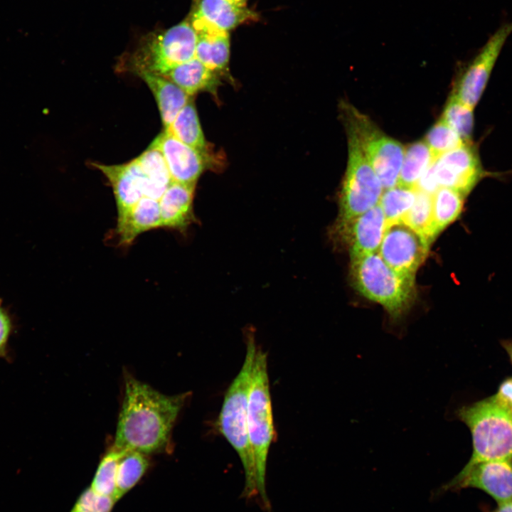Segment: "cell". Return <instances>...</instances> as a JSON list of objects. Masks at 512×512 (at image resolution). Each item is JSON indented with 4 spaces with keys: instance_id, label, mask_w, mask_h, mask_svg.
<instances>
[{
    "instance_id": "cell-9",
    "label": "cell",
    "mask_w": 512,
    "mask_h": 512,
    "mask_svg": "<svg viewBox=\"0 0 512 512\" xmlns=\"http://www.w3.org/2000/svg\"><path fill=\"white\" fill-rule=\"evenodd\" d=\"M430 244L423 235L400 220L387 223L378 252L395 271L415 277Z\"/></svg>"
},
{
    "instance_id": "cell-19",
    "label": "cell",
    "mask_w": 512,
    "mask_h": 512,
    "mask_svg": "<svg viewBox=\"0 0 512 512\" xmlns=\"http://www.w3.org/2000/svg\"><path fill=\"white\" fill-rule=\"evenodd\" d=\"M256 18V13L247 6H237L228 0H194L188 18L203 21L229 32Z\"/></svg>"
},
{
    "instance_id": "cell-4",
    "label": "cell",
    "mask_w": 512,
    "mask_h": 512,
    "mask_svg": "<svg viewBox=\"0 0 512 512\" xmlns=\"http://www.w3.org/2000/svg\"><path fill=\"white\" fill-rule=\"evenodd\" d=\"M456 415L472 438V454L464 469L484 462L512 460V415L492 396L459 407Z\"/></svg>"
},
{
    "instance_id": "cell-27",
    "label": "cell",
    "mask_w": 512,
    "mask_h": 512,
    "mask_svg": "<svg viewBox=\"0 0 512 512\" xmlns=\"http://www.w3.org/2000/svg\"><path fill=\"white\" fill-rule=\"evenodd\" d=\"M417 189L395 185L383 192L379 205L387 223L402 220L412 206Z\"/></svg>"
},
{
    "instance_id": "cell-20",
    "label": "cell",
    "mask_w": 512,
    "mask_h": 512,
    "mask_svg": "<svg viewBox=\"0 0 512 512\" xmlns=\"http://www.w3.org/2000/svg\"><path fill=\"white\" fill-rule=\"evenodd\" d=\"M138 75L146 83L157 102L161 121L166 129L190 101L182 89L161 75L142 73Z\"/></svg>"
},
{
    "instance_id": "cell-14",
    "label": "cell",
    "mask_w": 512,
    "mask_h": 512,
    "mask_svg": "<svg viewBox=\"0 0 512 512\" xmlns=\"http://www.w3.org/2000/svg\"><path fill=\"white\" fill-rule=\"evenodd\" d=\"M151 145L161 152L173 182L195 186L205 168L203 152L165 130Z\"/></svg>"
},
{
    "instance_id": "cell-35",
    "label": "cell",
    "mask_w": 512,
    "mask_h": 512,
    "mask_svg": "<svg viewBox=\"0 0 512 512\" xmlns=\"http://www.w3.org/2000/svg\"><path fill=\"white\" fill-rule=\"evenodd\" d=\"M491 512H512V500L498 503V506Z\"/></svg>"
},
{
    "instance_id": "cell-12",
    "label": "cell",
    "mask_w": 512,
    "mask_h": 512,
    "mask_svg": "<svg viewBox=\"0 0 512 512\" xmlns=\"http://www.w3.org/2000/svg\"><path fill=\"white\" fill-rule=\"evenodd\" d=\"M466 488L479 489L497 503L512 500V460L484 462L462 469L442 491Z\"/></svg>"
},
{
    "instance_id": "cell-29",
    "label": "cell",
    "mask_w": 512,
    "mask_h": 512,
    "mask_svg": "<svg viewBox=\"0 0 512 512\" xmlns=\"http://www.w3.org/2000/svg\"><path fill=\"white\" fill-rule=\"evenodd\" d=\"M441 119L461 137L464 143L471 142L474 124L473 108L451 95Z\"/></svg>"
},
{
    "instance_id": "cell-17",
    "label": "cell",
    "mask_w": 512,
    "mask_h": 512,
    "mask_svg": "<svg viewBox=\"0 0 512 512\" xmlns=\"http://www.w3.org/2000/svg\"><path fill=\"white\" fill-rule=\"evenodd\" d=\"M188 21L197 33L195 58L211 70L225 68L230 56L228 32L199 20Z\"/></svg>"
},
{
    "instance_id": "cell-34",
    "label": "cell",
    "mask_w": 512,
    "mask_h": 512,
    "mask_svg": "<svg viewBox=\"0 0 512 512\" xmlns=\"http://www.w3.org/2000/svg\"><path fill=\"white\" fill-rule=\"evenodd\" d=\"M492 397L498 404L510 412H512V376L502 380Z\"/></svg>"
},
{
    "instance_id": "cell-28",
    "label": "cell",
    "mask_w": 512,
    "mask_h": 512,
    "mask_svg": "<svg viewBox=\"0 0 512 512\" xmlns=\"http://www.w3.org/2000/svg\"><path fill=\"white\" fill-rule=\"evenodd\" d=\"M423 235L430 243L432 235V195L417 189L415 201L401 220Z\"/></svg>"
},
{
    "instance_id": "cell-25",
    "label": "cell",
    "mask_w": 512,
    "mask_h": 512,
    "mask_svg": "<svg viewBox=\"0 0 512 512\" xmlns=\"http://www.w3.org/2000/svg\"><path fill=\"white\" fill-rule=\"evenodd\" d=\"M148 455L133 450H122L119 459L116 489L113 498L120 499L142 479L149 467Z\"/></svg>"
},
{
    "instance_id": "cell-1",
    "label": "cell",
    "mask_w": 512,
    "mask_h": 512,
    "mask_svg": "<svg viewBox=\"0 0 512 512\" xmlns=\"http://www.w3.org/2000/svg\"><path fill=\"white\" fill-rule=\"evenodd\" d=\"M188 393L163 394L127 375L113 447L149 455L166 450Z\"/></svg>"
},
{
    "instance_id": "cell-18",
    "label": "cell",
    "mask_w": 512,
    "mask_h": 512,
    "mask_svg": "<svg viewBox=\"0 0 512 512\" xmlns=\"http://www.w3.org/2000/svg\"><path fill=\"white\" fill-rule=\"evenodd\" d=\"M161 228L159 201L142 197L123 216L117 220L119 245H130L142 233Z\"/></svg>"
},
{
    "instance_id": "cell-37",
    "label": "cell",
    "mask_w": 512,
    "mask_h": 512,
    "mask_svg": "<svg viewBox=\"0 0 512 512\" xmlns=\"http://www.w3.org/2000/svg\"><path fill=\"white\" fill-rule=\"evenodd\" d=\"M231 3L242 7H245L247 0H228Z\"/></svg>"
},
{
    "instance_id": "cell-31",
    "label": "cell",
    "mask_w": 512,
    "mask_h": 512,
    "mask_svg": "<svg viewBox=\"0 0 512 512\" xmlns=\"http://www.w3.org/2000/svg\"><path fill=\"white\" fill-rule=\"evenodd\" d=\"M425 142L436 159L464 143L461 137L442 119L429 129Z\"/></svg>"
},
{
    "instance_id": "cell-24",
    "label": "cell",
    "mask_w": 512,
    "mask_h": 512,
    "mask_svg": "<svg viewBox=\"0 0 512 512\" xmlns=\"http://www.w3.org/2000/svg\"><path fill=\"white\" fill-rule=\"evenodd\" d=\"M436 158L425 141H418L405 148L398 185L415 188L417 183Z\"/></svg>"
},
{
    "instance_id": "cell-21",
    "label": "cell",
    "mask_w": 512,
    "mask_h": 512,
    "mask_svg": "<svg viewBox=\"0 0 512 512\" xmlns=\"http://www.w3.org/2000/svg\"><path fill=\"white\" fill-rule=\"evenodd\" d=\"M136 159L144 178V196L159 201L173 182L161 152L151 145Z\"/></svg>"
},
{
    "instance_id": "cell-11",
    "label": "cell",
    "mask_w": 512,
    "mask_h": 512,
    "mask_svg": "<svg viewBox=\"0 0 512 512\" xmlns=\"http://www.w3.org/2000/svg\"><path fill=\"white\" fill-rule=\"evenodd\" d=\"M433 169L439 187L459 191L466 197L486 176L477 149L471 142L438 156Z\"/></svg>"
},
{
    "instance_id": "cell-26",
    "label": "cell",
    "mask_w": 512,
    "mask_h": 512,
    "mask_svg": "<svg viewBox=\"0 0 512 512\" xmlns=\"http://www.w3.org/2000/svg\"><path fill=\"white\" fill-rule=\"evenodd\" d=\"M165 131L184 144L204 153V135L196 107L191 100L183 107Z\"/></svg>"
},
{
    "instance_id": "cell-36",
    "label": "cell",
    "mask_w": 512,
    "mask_h": 512,
    "mask_svg": "<svg viewBox=\"0 0 512 512\" xmlns=\"http://www.w3.org/2000/svg\"><path fill=\"white\" fill-rule=\"evenodd\" d=\"M501 345L507 353L509 360L512 365V340L505 339L501 341Z\"/></svg>"
},
{
    "instance_id": "cell-6",
    "label": "cell",
    "mask_w": 512,
    "mask_h": 512,
    "mask_svg": "<svg viewBox=\"0 0 512 512\" xmlns=\"http://www.w3.org/2000/svg\"><path fill=\"white\" fill-rule=\"evenodd\" d=\"M196 43L197 33L186 20L168 29L144 36L128 56V65L137 75L148 73L161 75L195 58Z\"/></svg>"
},
{
    "instance_id": "cell-10",
    "label": "cell",
    "mask_w": 512,
    "mask_h": 512,
    "mask_svg": "<svg viewBox=\"0 0 512 512\" xmlns=\"http://www.w3.org/2000/svg\"><path fill=\"white\" fill-rule=\"evenodd\" d=\"M511 33L512 22L502 25L489 38L462 73L451 95L474 109L485 90L501 50Z\"/></svg>"
},
{
    "instance_id": "cell-13",
    "label": "cell",
    "mask_w": 512,
    "mask_h": 512,
    "mask_svg": "<svg viewBox=\"0 0 512 512\" xmlns=\"http://www.w3.org/2000/svg\"><path fill=\"white\" fill-rule=\"evenodd\" d=\"M387 222L380 205L346 222L336 223L334 235L345 243L351 258L377 252Z\"/></svg>"
},
{
    "instance_id": "cell-2",
    "label": "cell",
    "mask_w": 512,
    "mask_h": 512,
    "mask_svg": "<svg viewBox=\"0 0 512 512\" xmlns=\"http://www.w3.org/2000/svg\"><path fill=\"white\" fill-rule=\"evenodd\" d=\"M246 353L238 373L227 388L217 420V427L238 454L245 475L243 496L257 494L254 459L247 432V406L251 373L257 343L254 331H245Z\"/></svg>"
},
{
    "instance_id": "cell-33",
    "label": "cell",
    "mask_w": 512,
    "mask_h": 512,
    "mask_svg": "<svg viewBox=\"0 0 512 512\" xmlns=\"http://www.w3.org/2000/svg\"><path fill=\"white\" fill-rule=\"evenodd\" d=\"M14 329L11 314L0 298V358H9L8 344Z\"/></svg>"
},
{
    "instance_id": "cell-8",
    "label": "cell",
    "mask_w": 512,
    "mask_h": 512,
    "mask_svg": "<svg viewBox=\"0 0 512 512\" xmlns=\"http://www.w3.org/2000/svg\"><path fill=\"white\" fill-rule=\"evenodd\" d=\"M345 114L346 126L355 133L383 188L397 185L405 152L402 144L385 134L353 107L347 106Z\"/></svg>"
},
{
    "instance_id": "cell-23",
    "label": "cell",
    "mask_w": 512,
    "mask_h": 512,
    "mask_svg": "<svg viewBox=\"0 0 512 512\" xmlns=\"http://www.w3.org/2000/svg\"><path fill=\"white\" fill-rule=\"evenodd\" d=\"M466 196L454 189L439 187L432 194L434 239L461 215Z\"/></svg>"
},
{
    "instance_id": "cell-15",
    "label": "cell",
    "mask_w": 512,
    "mask_h": 512,
    "mask_svg": "<svg viewBox=\"0 0 512 512\" xmlns=\"http://www.w3.org/2000/svg\"><path fill=\"white\" fill-rule=\"evenodd\" d=\"M108 179L116 201L117 218L123 216L142 197L144 178L137 159L122 165L95 164Z\"/></svg>"
},
{
    "instance_id": "cell-16",
    "label": "cell",
    "mask_w": 512,
    "mask_h": 512,
    "mask_svg": "<svg viewBox=\"0 0 512 512\" xmlns=\"http://www.w3.org/2000/svg\"><path fill=\"white\" fill-rule=\"evenodd\" d=\"M195 186L172 182L159 200L161 228L185 231L195 222Z\"/></svg>"
},
{
    "instance_id": "cell-22",
    "label": "cell",
    "mask_w": 512,
    "mask_h": 512,
    "mask_svg": "<svg viewBox=\"0 0 512 512\" xmlns=\"http://www.w3.org/2000/svg\"><path fill=\"white\" fill-rule=\"evenodd\" d=\"M215 72L196 58L183 63L161 75L169 80L189 96L210 88L215 82Z\"/></svg>"
},
{
    "instance_id": "cell-38",
    "label": "cell",
    "mask_w": 512,
    "mask_h": 512,
    "mask_svg": "<svg viewBox=\"0 0 512 512\" xmlns=\"http://www.w3.org/2000/svg\"><path fill=\"white\" fill-rule=\"evenodd\" d=\"M511 415H512V412H511Z\"/></svg>"
},
{
    "instance_id": "cell-3",
    "label": "cell",
    "mask_w": 512,
    "mask_h": 512,
    "mask_svg": "<svg viewBox=\"0 0 512 512\" xmlns=\"http://www.w3.org/2000/svg\"><path fill=\"white\" fill-rule=\"evenodd\" d=\"M247 432L256 476L257 492L270 507L266 470L270 446L275 439L267 353L258 345L252 365L247 406Z\"/></svg>"
},
{
    "instance_id": "cell-7",
    "label": "cell",
    "mask_w": 512,
    "mask_h": 512,
    "mask_svg": "<svg viewBox=\"0 0 512 512\" xmlns=\"http://www.w3.org/2000/svg\"><path fill=\"white\" fill-rule=\"evenodd\" d=\"M348 161L336 223L346 222L379 204L383 186L353 132L346 127Z\"/></svg>"
},
{
    "instance_id": "cell-32",
    "label": "cell",
    "mask_w": 512,
    "mask_h": 512,
    "mask_svg": "<svg viewBox=\"0 0 512 512\" xmlns=\"http://www.w3.org/2000/svg\"><path fill=\"white\" fill-rule=\"evenodd\" d=\"M115 502L112 497L100 495L88 487L79 496L70 512H112Z\"/></svg>"
},
{
    "instance_id": "cell-5",
    "label": "cell",
    "mask_w": 512,
    "mask_h": 512,
    "mask_svg": "<svg viewBox=\"0 0 512 512\" xmlns=\"http://www.w3.org/2000/svg\"><path fill=\"white\" fill-rule=\"evenodd\" d=\"M351 261L352 284L361 294L380 304L394 319L409 309L415 297V277L395 271L378 252Z\"/></svg>"
},
{
    "instance_id": "cell-30",
    "label": "cell",
    "mask_w": 512,
    "mask_h": 512,
    "mask_svg": "<svg viewBox=\"0 0 512 512\" xmlns=\"http://www.w3.org/2000/svg\"><path fill=\"white\" fill-rule=\"evenodd\" d=\"M121 454L122 450L112 446L102 457L90 486L94 491L113 498L116 489L117 464Z\"/></svg>"
}]
</instances>
